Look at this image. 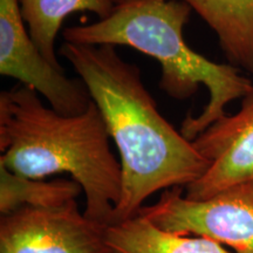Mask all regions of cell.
I'll return each mask as SVG.
<instances>
[{
  "mask_svg": "<svg viewBox=\"0 0 253 253\" xmlns=\"http://www.w3.org/2000/svg\"><path fill=\"white\" fill-rule=\"evenodd\" d=\"M31 39L49 65L65 72L55 53V40L63 21L74 12H91L107 18L115 8L112 0H19Z\"/></svg>",
  "mask_w": 253,
  "mask_h": 253,
  "instance_id": "10",
  "label": "cell"
},
{
  "mask_svg": "<svg viewBox=\"0 0 253 253\" xmlns=\"http://www.w3.org/2000/svg\"><path fill=\"white\" fill-rule=\"evenodd\" d=\"M212 30L231 65L253 74V0H182Z\"/></svg>",
  "mask_w": 253,
  "mask_h": 253,
  "instance_id": "9",
  "label": "cell"
},
{
  "mask_svg": "<svg viewBox=\"0 0 253 253\" xmlns=\"http://www.w3.org/2000/svg\"><path fill=\"white\" fill-rule=\"evenodd\" d=\"M182 188L167 189L156 203L137 213L168 232L207 237L237 253H253V181L203 201L186 198Z\"/></svg>",
  "mask_w": 253,
  "mask_h": 253,
  "instance_id": "4",
  "label": "cell"
},
{
  "mask_svg": "<svg viewBox=\"0 0 253 253\" xmlns=\"http://www.w3.org/2000/svg\"><path fill=\"white\" fill-rule=\"evenodd\" d=\"M192 143L210 167L185 186L186 198L203 201L253 181V93L242 99L238 112L217 120Z\"/></svg>",
  "mask_w": 253,
  "mask_h": 253,
  "instance_id": "7",
  "label": "cell"
},
{
  "mask_svg": "<svg viewBox=\"0 0 253 253\" xmlns=\"http://www.w3.org/2000/svg\"><path fill=\"white\" fill-rule=\"evenodd\" d=\"M0 74L34 88L62 115L84 113L93 101L81 79H69L41 55L25 27L19 0H0Z\"/></svg>",
  "mask_w": 253,
  "mask_h": 253,
  "instance_id": "5",
  "label": "cell"
},
{
  "mask_svg": "<svg viewBox=\"0 0 253 253\" xmlns=\"http://www.w3.org/2000/svg\"><path fill=\"white\" fill-rule=\"evenodd\" d=\"M104 226L81 213L77 201L21 208L0 218V253H108Z\"/></svg>",
  "mask_w": 253,
  "mask_h": 253,
  "instance_id": "6",
  "label": "cell"
},
{
  "mask_svg": "<svg viewBox=\"0 0 253 253\" xmlns=\"http://www.w3.org/2000/svg\"><path fill=\"white\" fill-rule=\"evenodd\" d=\"M191 12L182 0H131L96 23L65 28L62 37L78 45L128 46L156 59L162 69L158 86L172 99H189L199 86L207 87L210 99L203 112L186 116L179 130L194 141L226 115L227 104L252 94L253 82L236 66L211 61L186 43L184 27Z\"/></svg>",
  "mask_w": 253,
  "mask_h": 253,
  "instance_id": "3",
  "label": "cell"
},
{
  "mask_svg": "<svg viewBox=\"0 0 253 253\" xmlns=\"http://www.w3.org/2000/svg\"><path fill=\"white\" fill-rule=\"evenodd\" d=\"M60 54L84 82L120 153L122 191L114 220L135 216L156 191L188 186L207 171L210 162L164 119L138 66L115 46L65 41Z\"/></svg>",
  "mask_w": 253,
  "mask_h": 253,
  "instance_id": "1",
  "label": "cell"
},
{
  "mask_svg": "<svg viewBox=\"0 0 253 253\" xmlns=\"http://www.w3.org/2000/svg\"><path fill=\"white\" fill-rule=\"evenodd\" d=\"M84 191L74 179H37L9 171L0 164V213L21 208L48 209L77 201Z\"/></svg>",
  "mask_w": 253,
  "mask_h": 253,
  "instance_id": "11",
  "label": "cell"
},
{
  "mask_svg": "<svg viewBox=\"0 0 253 253\" xmlns=\"http://www.w3.org/2000/svg\"><path fill=\"white\" fill-rule=\"evenodd\" d=\"M114 4L116 5H120V4H125V2H128V1H131V0H112Z\"/></svg>",
  "mask_w": 253,
  "mask_h": 253,
  "instance_id": "12",
  "label": "cell"
},
{
  "mask_svg": "<svg viewBox=\"0 0 253 253\" xmlns=\"http://www.w3.org/2000/svg\"><path fill=\"white\" fill-rule=\"evenodd\" d=\"M108 253H231L207 237L168 232L136 213L104 226Z\"/></svg>",
  "mask_w": 253,
  "mask_h": 253,
  "instance_id": "8",
  "label": "cell"
},
{
  "mask_svg": "<svg viewBox=\"0 0 253 253\" xmlns=\"http://www.w3.org/2000/svg\"><path fill=\"white\" fill-rule=\"evenodd\" d=\"M20 84L0 93V164L30 178L69 173L86 195L84 214L101 225L114 220L122 191L121 163L93 101L84 113L62 115Z\"/></svg>",
  "mask_w": 253,
  "mask_h": 253,
  "instance_id": "2",
  "label": "cell"
}]
</instances>
